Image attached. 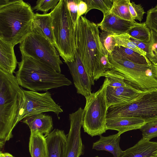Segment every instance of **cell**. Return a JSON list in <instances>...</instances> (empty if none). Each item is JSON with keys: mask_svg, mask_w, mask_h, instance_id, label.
Masks as SVG:
<instances>
[{"mask_svg": "<svg viewBox=\"0 0 157 157\" xmlns=\"http://www.w3.org/2000/svg\"><path fill=\"white\" fill-rule=\"evenodd\" d=\"M76 51L88 74L94 80L101 77L100 58L103 54L98 27L81 16L75 26Z\"/></svg>", "mask_w": 157, "mask_h": 157, "instance_id": "obj_3", "label": "cell"}, {"mask_svg": "<svg viewBox=\"0 0 157 157\" xmlns=\"http://www.w3.org/2000/svg\"></svg>", "mask_w": 157, "mask_h": 157, "instance_id": "obj_45", "label": "cell"}, {"mask_svg": "<svg viewBox=\"0 0 157 157\" xmlns=\"http://www.w3.org/2000/svg\"><path fill=\"white\" fill-rule=\"evenodd\" d=\"M60 0H38L36 6L33 8L36 11H40L44 13H47L48 11L54 9L57 6Z\"/></svg>", "mask_w": 157, "mask_h": 157, "instance_id": "obj_32", "label": "cell"}, {"mask_svg": "<svg viewBox=\"0 0 157 157\" xmlns=\"http://www.w3.org/2000/svg\"><path fill=\"white\" fill-rule=\"evenodd\" d=\"M78 0H67L69 11L75 27L77 21L78 5Z\"/></svg>", "mask_w": 157, "mask_h": 157, "instance_id": "obj_35", "label": "cell"}, {"mask_svg": "<svg viewBox=\"0 0 157 157\" xmlns=\"http://www.w3.org/2000/svg\"><path fill=\"white\" fill-rule=\"evenodd\" d=\"M144 92L128 83L126 86L117 87L107 85L106 98L108 107L130 103Z\"/></svg>", "mask_w": 157, "mask_h": 157, "instance_id": "obj_13", "label": "cell"}, {"mask_svg": "<svg viewBox=\"0 0 157 157\" xmlns=\"http://www.w3.org/2000/svg\"><path fill=\"white\" fill-rule=\"evenodd\" d=\"M33 29L46 37L54 44L52 19L50 13H35L33 22Z\"/></svg>", "mask_w": 157, "mask_h": 157, "instance_id": "obj_21", "label": "cell"}, {"mask_svg": "<svg viewBox=\"0 0 157 157\" xmlns=\"http://www.w3.org/2000/svg\"><path fill=\"white\" fill-rule=\"evenodd\" d=\"M29 149L31 157H48L46 137L38 132H31Z\"/></svg>", "mask_w": 157, "mask_h": 157, "instance_id": "obj_22", "label": "cell"}, {"mask_svg": "<svg viewBox=\"0 0 157 157\" xmlns=\"http://www.w3.org/2000/svg\"><path fill=\"white\" fill-rule=\"evenodd\" d=\"M113 69L119 72L130 84L144 91L157 89L155 65H141L121 57L108 56Z\"/></svg>", "mask_w": 157, "mask_h": 157, "instance_id": "obj_7", "label": "cell"}, {"mask_svg": "<svg viewBox=\"0 0 157 157\" xmlns=\"http://www.w3.org/2000/svg\"><path fill=\"white\" fill-rule=\"evenodd\" d=\"M155 66H156V72H157V65H155Z\"/></svg>", "mask_w": 157, "mask_h": 157, "instance_id": "obj_43", "label": "cell"}, {"mask_svg": "<svg viewBox=\"0 0 157 157\" xmlns=\"http://www.w3.org/2000/svg\"><path fill=\"white\" fill-rule=\"evenodd\" d=\"M140 129L142 132V138L150 141L157 137V121L145 123Z\"/></svg>", "mask_w": 157, "mask_h": 157, "instance_id": "obj_31", "label": "cell"}, {"mask_svg": "<svg viewBox=\"0 0 157 157\" xmlns=\"http://www.w3.org/2000/svg\"><path fill=\"white\" fill-rule=\"evenodd\" d=\"M100 63L101 67V77L105 71L113 68V66L109 61L108 56L105 55L104 52L101 56Z\"/></svg>", "mask_w": 157, "mask_h": 157, "instance_id": "obj_36", "label": "cell"}, {"mask_svg": "<svg viewBox=\"0 0 157 157\" xmlns=\"http://www.w3.org/2000/svg\"><path fill=\"white\" fill-rule=\"evenodd\" d=\"M21 55L32 58L61 73L60 65L63 64L59 55L48 38L35 30L20 44Z\"/></svg>", "mask_w": 157, "mask_h": 157, "instance_id": "obj_9", "label": "cell"}, {"mask_svg": "<svg viewBox=\"0 0 157 157\" xmlns=\"http://www.w3.org/2000/svg\"><path fill=\"white\" fill-rule=\"evenodd\" d=\"M154 8L155 9H157V4L154 7Z\"/></svg>", "mask_w": 157, "mask_h": 157, "instance_id": "obj_42", "label": "cell"}, {"mask_svg": "<svg viewBox=\"0 0 157 157\" xmlns=\"http://www.w3.org/2000/svg\"><path fill=\"white\" fill-rule=\"evenodd\" d=\"M146 157H157V155Z\"/></svg>", "mask_w": 157, "mask_h": 157, "instance_id": "obj_41", "label": "cell"}, {"mask_svg": "<svg viewBox=\"0 0 157 157\" xmlns=\"http://www.w3.org/2000/svg\"><path fill=\"white\" fill-rule=\"evenodd\" d=\"M133 117L146 123L157 121V89L144 91L132 102L108 108L107 119Z\"/></svg>", "mask_w": 157, "mask_h": 157, "instance_id": "obj_8", "label": "cell"}, {"mask_svg": "<svg viewBox=\"0 0 157 157\" xmlns=\"http://www.w3.org/2000/svg\"><path fill=\"white\" fill-rule=\"evenodd\" d=\"M49 13L52 17L54 45L66 63L72 62L76 51L75 27L67 0H60Z\"/></svg>", "mask_w": 157, "mask_h": 157, "instance_id": "obj_5", "label": "cell"}, {"mask_svg": "<svg viewBox=\"0 0 157 157\" xmlns=\"http://www.w3.org/2000/svg\"><path fill=\"white\" fill-rule=\"evenodd\" d=\"M137 23L121 18L109 12L103 14L102 21L97 25L102 31L120 35L127 34Z\"/></svg>", "mask_w": 157, "mask_h": 157, "instance_id": "obj_14", "label": "cell"}, {"mask_svg": "<svg viewBox=\"0 0 157 157\" xmlns=\"http://www.w3.org/2000/svg\"><path fill=\"white\" fill-rule=\"evenodd\" d=\"M22 122L29 126L31 132H38L45 137L53 128L52 117L43 113L27 117Z\"/></svg>", "mask_w": 157, "mask_h": 157, "instance_id": "obj_16", "label": "cell"}, {"mask_svg": "<svg viewBox=\"0 0 157 157\" xmlns=\"http://www.w3.org/2000/svg\"><path fill=\"white\" fill-rule=\"evenodd\" d=\"M145 22L150 30H153L157 33V9L153 7L147 11Z\"/></svg>", "mask_w": 157, "mask_h": 157, "instance_id": "obj_34", "label": "cell"}, {"mask_svg": "<svg viewBox=\"0 0 157 157\" xmlns=\"http://www.w3.org/2000/svg\"><path fill=\"white\" fill-rule=\"evenodd\" d=\"M129 0H113L110 12L123 19L135 22L132 18L128 8Z\"/></svg>", "mask_w": 157, "mask_h": 157, "instance_id": "obj_24", "label": "cell"}, {"mask_svg": "<svg viewBox=\"0 0 157 157\" xmlns=\"http://www.w3.org/2000/svg\"><path fill=\"white\" fill-rule=\"evenodd\" d=\"M14 47L0 39V69L11 74L15 73L18 63Z\"/></svg>", "mask_w": 157, "mask_h": 157, "instance_id": "obj_20", "label": "cell"}, {"mask_svg": "<svg viewBox=\"0 0 157 157\" xmlns=\"http://www.w3.org/2000/svg\"><path fill=\"white\" fill-rule=\"evenodd\" d=\"M87 9L86 3L83 0H79L78 5L77 20L82 15L85 14Z\"/></svg>", "mask_w": 157, "mask_h": 157, "instance_id": "obj_37", "label": "cell"}, {"mask_svg": "<svg viewBox=\"0 0 157 157\" xmlns=\"http://www.w3.org/2000/svg\"><path fill=\"white\" fill-rule=\"evenodd\" d=\"M34 13L22 0H0V39L13 46L32 31Z\"/></svg>", "mask_w": 157, "mask_h": 157, "instance_id": "obj_1", "label": "cell"}, {"mask_svg": "<svg viewBox=\"0 0 157 157\" xmlns=\"http://www.w3.org/2000/svg\"><path fill=\"white\" fill-rule=\"evenodd\" d=\"M127 34L131 37L146 44H149L150 30L145 22L137 23L128 31Z\"/></svg>", "mask_w": 157, "mask_h": 157, "instance_id": "obj_25", "label": "cell"}, {"mask_svg": "<svg viewBox=\"0 0 157 157\" xmlns=\"http://www.w3.org/2000/svg\"><path fill=\"white\" fill-rule=\"evenodd\" d=\"M0 157H5L3 154V152H0Z\"/></svg>", "mask_w": 157, "mask_h": 157, "instance_id": "obj_40", "label": "cell"}, {"mask_svg": "<svg viewBox=\"0 0 157 157\" xmlns=\"http://www.w3.org/2000/svg\"><path fill=\"white\" fill-rule=\"evenodd\" d=\"M157 154V142L143 138L133 147L124 151L120 157H146Z\"/></svg>", "mask_w": 157, "mask_h": 157, "instance_id": "obj_19", "label": "cell"}, {"mask_svg": "<svg viewBox=\"0 0 157 157\" xmlns=\"http://www.w3.org/2000/svg\"><path fill=\"white\" fill-rule=\"evenodd\" d=\"M121 135L118 132L107 136H101L98 140L93 143L92 149L106 151L111 153L114 157H120L124 152L120 146Z\"/></svg>", "mask_w": 157, "mask_h": 157, "instance_id": "obj_18", "label": "cell"}, {"mask_svg": "<svg viewBox=\"0 0 157 157\" xmlns=\"http://www.w3.org/2000/svg\"><path fill=\"white\" fill-rule=\"evenodd\" d=\"M83 110L79 108L69 114L70 128L67 140L64 157H80L84 153L81 129L83 123Z\"/></svg>", "mask_w": 157, "mask_h": 157, "instance_id": "obj_11", "label": "cell"}, {"mask_svg": "<svg viewBox=\"0 0 157 157\" xmlns=\"http://www.w3.org/2000/svg\"><path fill=\"white\" fill-rule=\"evenodd\" d=\"M18 62V70L15 72L19 85L30 90H48L72 84L61 73L31 58L21 55Z\"/></svg>", "mask_w": 157, "mask_h": 157, "instance_id": "obj_2", "label": "cell"}, {"mask_svg": "<svg viewBox=\"0 0 157 157\" xmlns=\"http://www.w3.org/2000/svg\"><path fill=\"white\" fill-rule=\"evenodd\" d=\"M128 8L131 15L134 20H137L140 21H142L145 12L140 4H136L133 2H131L129 0Z\"/></svg>", "mask_w": 157, "mask_h": 157, "instance_id": "obj_33", "label": "cell"}, {"mask_svg": "<svg viewBox=\"0 0 157 157\" xmlns=\"http://www.w3.org/2000/svg\"><path fill=\"white\" fill-rule=\"evenodd\" d=\"M111 55L125 58L136 63L151 65L152 63L146 57L133 50L121 46H116Z\"/></svg>", "mask_w": 157, "mask_h": 157, "instance_id": "obj_23", "label": "cell"}, {"mask_svg": "<svg viewBox=\"0 0 157 157\" xmlns=\"http://www.w3.org/2000/svg\"><path fill=\"white\" fill-rule=\"evenodd\" d=\"M108 83V79L105 78L98 90L85 97L82 127L84 132L91 137L100 136L107 130L106 117L108 108L106 94Z\"/></svg>", "mask_w": 157, "mask_h": 157, "instance_id": "obj_6", "label": "cell"}, {"mask_svg": "<svg viewBox=\"0 0 157 157\" xmlns=\"http://www.w3.org/2000/svg\"><path fill=\"white\" fill-rule=\"evenodd\" d=\"M113 34L103 31L100 35V41L103 52L107 55H111L116 46Z\"/></svg>", "mask_w": 157, "mask_h": 157, "instance_id": "obj_29", "label": "cell"}, {"mask_svg": "<svg viewBox=\"0 0 157 157\" xmlns=\"http://www.w3.org/2000/svg\"><path fill=\"white\" fill-rule=\"evenodd\" d=\"M46 138L48 157H64L67 140L64 131L55 129Z\"/></svg>", "mask_w": 157, "mask_h": 157, "instance_id": "obj_15", "label": "cell"}, {"mask_svg": "<svg viewBox=\"0 0 157 157\" xmlns=\"http://www.w3.org/2000/svg\"><path fill=\"white\" fill-rule=\"evenodd\" d=\"M94 157H99V156L98 155L96 156H94Z\"/></svg>", "mask_w": 157, "mask_h": 157, "instance_id": "obj_44", "label": "cell"}, {"mask_svg": "<svg viewBox=\"0 0 157 157\" xmlns=\"http://www.w3.org/2000/svg\"><path fill=\"white\" fill-rule=\"evenodd\" d=\"M86 4L87 9L85 14L92 9H97L103 14L109 12L112 5L113 0H84Z\"/></svg>", "mask_w": 157, "mask_h": 157, "instance_id": "obj_28", "label": "cell"}, {"mask_svg": "<svg viewBox=\"0 0 157 157\" xmlns=\"http://www.w3.org/2000/svg\"><path fill=\"white\" fill-rule=\"evenodd\" d=\"M21 99L16 125L24 118L31 116L52 112L58 115L63 112L60 106L52 98V94L47 91L40 93L26 90L21 87Z\"/></svg>", "mask_w": 157, "mask_h": 157, "instance_id": "obj_10", "label": "cell"}, {"mask_svg": "<svg viewBox=\"0 0 157 157\" xmlns=\"http://www.w3.org/2000/svg\"><path fill=\"white\" fill-rule=\"evenodd\" d=\"M101 76H104L108 79V85L112 87L125 86L128 84L121 74L113 68L105 71Z\"/></svg>", "mask_w": 157, "mask_h": 157, "instance_id": "obj_27", "label": "cell"}, {"mask_svg": "<svg viewBox=\"0 0 157 157\" xmlns=\"http://www.w3.org/2000/svg\"><path fill=\"white\" fill-rule=\"evenodd\" d=\"M146 56L152 64L157 65V33L151 30Z\"/></svg>", "mask_w": 157, "mask_h": 157, "instance_id": "obj_30", "label": "cell"}, {"mask_svg": "<svg viewBox=\"0 0 157 157\" xmlns=\"http://www.w3.org/2000/svg\"><path fill=\"white\" fill-rule=\"evenodd\" d=\"M112 36L115 39L116 46H121L130 48L147 57L146 53L137 47L136 44L131 40L130 36L128 34H113Z\"/></svg>", "mask_w": 157, "mask_h": 157, "instance_id": "obj_26", "label": "cell"}, {"mask_svg": "<svg viewBox=\"0 0 157 157\" xmlns=\"http://www.w3.org/2000/svg\"><path fill=\"white\" fill-rule=\"evenodd\" d=\"M141 119L133 117L116 118L106 119V130H116L120 135L129 131L140 129L145 124Z\"/></svg>", "mask_w": 157, "mask_h": 157, "instance_id": "obj_17", "label": "cell"}, {"mask_svg": "<svg viewBox=\"0 0 157 157\" xmlns=\"http://www.w3.org/2000/svg\"><path fill=\"white\" fill-rule=\"evenodd\" d=\"M3 154L5 157H14L12 155L8 153H3Z\"/></svg>", "mask_w": 157, "mask_h": 157, "instance_id": "obj_39", "label": "cell"}, {"mask_svg": "<svg viewBox=\"0 0 157 157\" xmlns=\"http://www.w3.org/2000/svg\"><path fill=\"white\" fill-rule=\"evenodd\" d=\"M21 99V87L15 76L0 69L1 151L13 137Z\"/></svg>", "mask_w": 157, "mask_h": 157, "instance_id": "obj_4", "label": "cell"}, {"mask_svg": "<svg viewBox=\"0 0 157 157\" xmlns=\"http://www.w3.org/2000/svg\"><path fill=\"white\" fill-rule=\"evenodd\" d=\"M131 40L133 42H134L137 46L140 49L142 50L146 53H147L148 52V44L144 43L140 41L135 39L130 36Z\"/></svg>", "mask_w": 157, "mask_h": 157, "instance_id": "obj_38", "label": "cell"}, {"mask_svg": "<svg viewBox=\"0 0 157 157\" xmlns=\"http://www.w3.org/2000/svg\"><path fill=\"white\" fill-rule=\"evenodd\" d=\"M73 79L77 93L85 97L91 93V86L94 84V80L87 73L76 51L74 60L66 63Z\"/></svg>", "mask_w": 157, "mask_h": 157, "instance_id": "obj_12", "label": "cell"}]
</instances>
